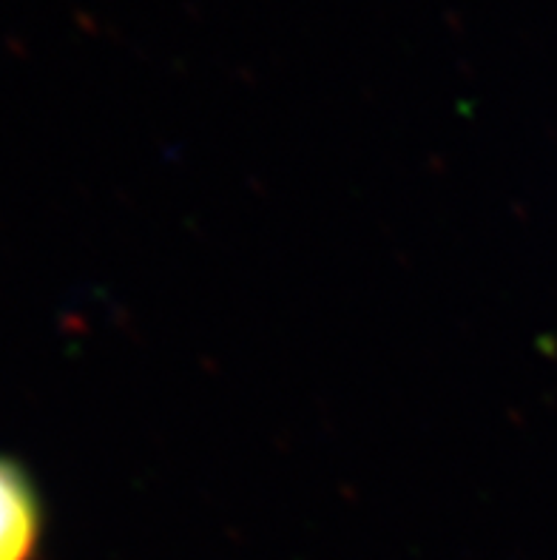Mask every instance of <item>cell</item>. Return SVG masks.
<instances>
[{"label": "cell", "mask_w": 557, "mask_h": 560, "mask_svg": "<svg viewBox=\"0 0 557 560\" xmlns=\"http://www.w3.org/2000/svg\"><path fill=\"white\" fill-rule=\"evenodd\" d=\"M46 535V506L35 478L0 453V560H37Z\"/></svg>", "instance_id": "1"}]
</instances>
